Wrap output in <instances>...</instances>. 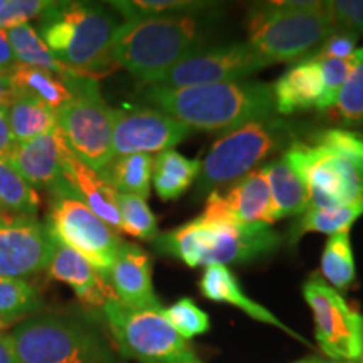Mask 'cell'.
Listing matches in <instances>:
<instances>
[{
  "mask_svg": "<svg viewBox=\"0 0 363 363\" xmlns=\"http://www.w3.org/2000/svg\"><path fill=\"white\" fill-rule=\"evenodd\" d=\"M145 101L190 130L227 133L251 121L276 115L272 84L230 81L192 88L147 86Z\"/></svg>",
  "mask_w": 363,
  "mask_h": 363,
  "instance_id": "6da1fadb",
  "label": "cell"
},
{
  "mask_svg": "<svg viewBox=\"0 0 363 363\" xmlns=\"http://www.w3.org/2000/svg\"><path fill=\"white\" fill-rule=\"evenodd\" d=\"M305 182L310 208H337L363 201V135L326 128L310 140H294L284 152Z\"/></svg>",
  "mask_w": 363,
  "mask_h": 363,
  "instance_id": "7a4b0ae2",
  "label": "cell"
},
{
  "mask_svg": "<svg viewBox=\"0 0 363 363\" xmlns=\"http://www.w3.org/2000/svg\"><path fill=\"white\" fill-rule=\"evenodd\" d=\"M202 35L199 13L123 22L113 35L111 61L148 86L199 51Z\"/></svg>",
  "mask_w": 363,
  "mask_h": 363,
  "instance_id": "3957f363",
  "label": "cell"
},
{
  "mask_svg": "<svg viewBox=\"0 0 363 363\" xmlns=\"http://www.w3.org/2000/svg\"><path fill=\"white\" fill-rule=\"evenodd\" d=\"M279 244L278 233L267 225H235L201 216L153 240L158 252L189 267L251 262L276 251Z\"/></svg>",
  "mask_w": 363,
  "mask_h": 363,
  "instance_id": "277c9868",
  "label": "cell"
},
{
  "mask_svg": "<svg viewBox=\"0 0 363 363\" xmlns=\"http://www.w3.org/2000/svg\"><path fill=\"white\" fill-rule=\"evenodd\" d=\"M330 2H267L247 17V43L267 62H294L338 33Z\"/></svg>",
  "mask_w": 363,
  "mask_h": 363,
  "instance_id": "5b68a950",
  "label": "cell"
},
{
  "mask_svg": "<svg viewBox=\"0 0 363 363\" xmlns=\"http://www.w3.org/2000/svg\"><path fill=\"white\" fill-rule=\"evenodd\" d=\"M39 21L38 34L62 65L91 78L113 65L111 43L120 24L106 7L54 2Z\"/></svg>",
  "mask_w": 363,
  "mask_h": 363,
  "instance_id": "8992f818",
  "label": "cell"
},
{
  "mask_svg": "<svg viewBox=\"0 0 363 363\" xmlns=\"http://www.w3.org/2000/svg\"><path fill=\"white\" fill-rule=\"evenodd\" d=\"M9 335L21 363H121L103 335L74 316L34 315Z\"/></svg>",
  "mask_w": 363,
  "mask_h": 363,
  "instance_id": "52a82bcc",
  "label": "cell"
},
{
  "mask_svg": "<svg viewBox=\"0 0 363 363\" xmlns=\"http://www.w3.org/2000/svg\"><path fill=\"white\" fill-rule=\"evenodd\" d=\"M293 125L279 116L251 121L216 140L203 160L197 192L206 195L251 174L261 162L294 142Z\"/></svg>",
  "mask_w": 363,
  "mask_h": 363,
  "instance_id": "ba28073f",
  "label": "cell"
},
{
  "mask_svg": "<svg viewBox=\"0 0 363 363\" xmlns=\"http://www.w3.org/2000/svg\"><path fill=\"white\" fill-rule=\"evenodd\" d=\"M118 350L138 363H206L177 333L162 310H138L115 296L101 308Z\"/></svg>",
  "mask_w": 363,
  "mask_h": 363,
  "instance_id": "9c48e42d",
  "label": "cell"
},
{
  "mask_svg": "<svg viewBox=\"0 0 363 363\" xmlns=\"http://www.w3.org/2000/svg\"><path fill=\"white\" fill-rule=\"evenodd\" d=\"M48 194L49 208L45 227L49 234L57 242L86 257L106 279L108 271L111 269L123 244L120 234L81 202L62 180Z\"/></svg>",
  "mask_w": 363,
  "mask_h": 363,
  "instance_id": "30bf717a",
  "label": "cell"
},
{
  "mask_svg": "<svg viewBox=\"0 0 363 363\" xmlns=\"http://www.w3.org/2000/svg\"><path fill=\"white\" fill-rule=\"evenodd\" d=\"M74 96L57 110V128L81 162L103 170L113 160L115 110L108 106L94 78L72 79Z\"/></svg>",
  "mask_w": 363,
  "mask_h": 363,
  "instance_id": "8fae6325",
  "label": "cell"
},
{
  "mask_svg": "<svg viewBox=\"0 0 363 363\" xmlns=\"http://www.w3.org/2000/svg\"><path fill=\"white\" fill-rule=\"evenodd\" d=\"M303 296L313 313L316 342L325 355L333 360H360L363 357L360 313L316 272L303 284Z\"/></svg>",
  "mask_w": 363,
  "mask_h": 363,
  "instance_id": "7c38bea8",
  "label": "cell"
},
{
  "mask_svg": "<svg viewBox=\"0 0 363 363\" xmlns=\"http://www.w3.org/2000/svg\"><path fill=\"white\" fill-rule=\"evenodd\" d=\"M249 43H235L219 48L199 49L158 76L153 84L165 88H192L217 83L242 81L269 66ZM152 86V84H148Z\"/></svg>",
  "mask_w": 363,
  "mask_h": 363,
  "instance_id": "4fadbf2b",
  "label": "cell"
},
{
  "mask_svg": "<svg viewBox=\"0 0 363 363\" xmlns=\"http://www.w3.org/2000/svg\"><path fill=\"white\" fill-rule=\"evenodd\" d=\"M56 240L38 217L0 214V276L26 279L48 269Z\"/></svg>",
  "mask_w": 363,
  "mask_h": 363,
  "instance_id": "5bb4252c",
  "label": "cell"
},
{
  "mask_svg": "<svg viewBox=\"0 0 363 363\" xmlns=\"http://www.w3.org/2000/svg\"><path fill=\"white\" fill-rule=\"evenodd\" d=\"M190 131L189 126L158 110H115L113 158L135 153L152 155L174 150L187 138Z\"/></svg>",
  "mask_w": 363,
  "mask_h": 363,
  "instance_id": "9a60e30c",
  "label": "cell"
},
{
  "mask_svg": "<svg viewBox=\"0 0 363 363\" xmlns=\"http://www.w3.org/2000/svg\"><path fill=\"white\" fill-rule=\"evenodd\" d=\"M201 217L235 225H267L276 220L271 192L261 169L234 182L225 192H211Z\"/></svg>",
  "mask_w": 363,
  "mask_h": 363,
  "instance_id": "2e32d148",
  "label": "cell"
},
{
  "mask_svg": "<svg viewBox=\"0 0 363 363\" xmlns=\"http://www.w3.org/2000/svg\"><path fill=\"white\" fill-rule=\"evenodd\" d=\"M69 152L65 136L56 126L49 133L17 145L16 152L7 162L34 190L49 192L62 180L66 157Z\"/></svg>",
  "mask_w": 363,
  "mask_h": 363,
  "instance_id": "e0dca14e",
  "label": "cell"
},
{
  "mask_svg": "<svg viewBox=\"0 0 363 363\" xmlns=\"http://www.w3.org/2000/svg\"><path fill=\"white\" fill-rule=\"evenodd\" d=\"M106 281L116 299L138 310H162L153 291L152 261L148 252L133 242L121 244Z\"/></svg>",
  "mask_w": 363,
  "mask_h": 363,
  "instance_id": "ac0fdd59",
  "label": "cell"
},
{
  "mask_svg": "<svg viewBox=\"0 0 363 363\" xmlns=\"http://www.w3.org/2000/svg\"><path fill=\"white\" fill-rule=\"evenodd\" d=\"M276 115L288 116L316 108L326 111L325 86L320 62L308 56L284 72L272 84Z\"/></svg>",
  "mask_w": 363,
  "mask_h": 363,
  "instance_id": "d6986e66",
  "label": "cell"
},
{
  "mask_svg": "<svg viewBox=\"0 0 363 363\" xmlns=\"http://www.w3.org/2000/svg\"><path fill=\"white\" fill-rule=\"evenodd\" d=\"M56 240V239H54ZM49 276L52 279L62 281L69 284L84 305L99 308L101 310L108 298L115 296L108 281L94 269L93 264L76 252L74 249L57 242L56 249L48 266Z\"/></svg>",
  "mask_w": 363,
  "mask_h": 363,
  "instance_id": "ffe728a7",
  "label": "cell"
},
{
  "mask_svg": "<svg viewBox=\"0 0 363 363\" xmlns=\"http://www.w3.org/2000/svg\"><path fill=\"white\" fill-rule=\"evenodd\" d=\"M62 182L81 202L86 203L99 219L121 234V222L116 206V190L103 179L98 170L91 169L69 152L66 157Z\"/></svg>",
  "mask_w": 363,
  "mask_h": 363,
  "instance_id": "44dd1931",
  "label": "cell"
},
{
  "mask_svg": "<svg viewBox=\"0 0 363 363\" xmlns=\"http://www.w3.org/2000/svg\"><path fill=\"white\" fill-rule=\"evenodd\" d=\"M199 288H201L203 298L216 303H225V305L239 308L240 311L246 313V315L251 316L252 320L276 326V328L288 333L289 337L298 340V342L310 345L301 335L289 328L288 325H284L278 316L272 315L269 310H266V308L261 306L259 303H256L254 299L249 298L247 294L244 293V289L240 288L234 272L227 266H207L201 281H199Z\"/></svg>",
  "mask_w": 363,
  "mask_h": 363,
  "instance_id": "7402d4cb",
  "label": "cell"
},
{
  "mask_svg": "<svg viewBox=\"0 0 363 363\" xmlns=\"http://www.w3.org/2000/svg\"><path fill=\"white\" fill-rule=\"evenodd\" d=\"M271 192L276 220L301 216L310 208V195L305 182L291 169L284 155L261 167Z\"/></svg>",
  "mask_w": 363,
  "mask_h": 363,
  "instance_id": "603a6c76",
  "label": "cell"
},
{
  "mask_svg": "<svg viewBox=\"0 0 363 363\" xmlns=\"http://www.w3.org/2000/svg\"><path fill=\"white\" fill-rule=\"evenodd\" d=\"M9 43H11V49L16 59V65L38 67V69H44L52 72V74L61 76L65 79H74V78H91L83 72L71 69L66 65H62L54 54L49 51V48L40 39L38 30L30 24H24L13 29L7 30ZM96 79V78H94Z\"/></svg>",
  "mask_w": 363,
  "mask_h": 363,
  "instance_id": "cb8c5ba5",
  "label": "cell"
},
{
  "mask_svg": "<svg viewBox=\"0 0 363 363\" xmlns=\"http://www.w3.org/2000/svg\"><path fill=\"white\" fill-rule=\"evenodd\" d=\"M201 174V158H187L175 150L158 153L153 158L152 184L162 201H175Z\"/></svg>",
  "mask_w": 363,
  "mask_h": 363,
  "instance_id": "d4e9b609",
  "label": "cell"
},
{
  "mask_svg": "<svg viewBox=\"0 0 363 363\" xmlns=\"http://www.w3.org/2000/svg\"><path fill=\"white\" fill-rule=\"evenodd\" d=\"M9 74L17 94H30L56 111L74 96L72 79H65L49 71L16 65L9 71Z\"/></svg>",
  "mask_w": 363,
  "mask_h": 363,
  "instance_id": "484cf974",
  "label": "cell"
},
{
  "mask_svg": "<svg viewBox=\"0 0 363 363\" xmlns=\"http://www.w3.org/2000/svg\"><path fill=\"white\" fill-rule=\"evenodd\" d=\"M7 121L16 142L26 143L56 128L57 111L30 94L19 93L7 106Z\"/></svg>",
  "mask_w": 363,
  "mask_h": 363,
  "instance_id": "4316f807",
  "label": "cell"
},
{
  "mask_svg": "<svg viewBox=\"0 0 363 363\" xmlns=\"http://www.w3.org/2000/svg\"><path fill=\"white\" fill-rule=\"evenodd\" d=\"M99 174L116 192L136 195L147 201L152 189L153 157L145 153L116 157Z\"/></svg>",
  "mask_w": 363,
  "mask_h": 363,
  "instance_id": "83f0119b",
  "label": "cell"
},
{
  "mask_svg": "<svg viewBox=\"0 0 363 363\" xmlns=\"http://www.w3.org/2000/svg\"><path fill=\"white\" fill-rule=\"evenodd\" d=\"M362 214L363 201L337 208H308L305 214L299 216L289 227L288 239L294 246L308 233H321L328 235L345 233V230H350L353 222Z\"/></svg>",
  "mask_w": 363,
  "mask_h": 363,
  "instance_id": "f1b7e54d",
  "label": "cell"
},
{
  "mask_svg": "<svg viewBox=\"0 0 363 363\" xmlns=\"http://www.w3.org/2000/svg\"><path fill=\"white\" fill-rule=\"evenodd\" d=\"M321 274L331 288L347 289L355 281V257L350 242V233H338L330 235L321 254Z\"/></svg>",
  "mask_w": 363,
  "mask_h": 363,
  "instance_id": "f546056e",
  "label": "cell"
},
{
  "mask_svg": "<svg viewBox=\"0 0 363 363\" xmlns=\"http://www.w3.org/2000/svg\"><path fill=\"white\" fill-rule=\"evenodd\" d=\"M40 199L7 160H0V208L11 216L38 217Z\"/></svg>",
  "mask_w": 363,
  "mask_h": 363,
  "instance_id": "4dcf8cb0",
  "label": "cell"
},
{
  "mask_svg": "<svg viewBox=\"0 0 363 363\" xmlns=\"http://www.w3.org/2000/svg\"><path fill=\"white\" fill-rule=\"evenodd\" d=\"M43 310L38 289L27 279L0 276V321L9 326Z\"/></svg>",
  "mask_w": 363,
  "mask_h": 363,
  "instance_id": "1f68e13d",
  "label": "cell"
},
{
  "mask_svg": "<svg viewBox=\"0 0 363 363\" xmlns=\"http://www.w3.org/2000/svg\"><path fill=\"white\" fill-rule=\"evenodd\" d=\"M211 6V2H197V0H113L110 2V7L120 12L125 17V22L201 13Z\"/></svg>",
  "mask_w": 363,
  "mask_h": 363,
  "instance_id": "d6a6232c",
  "label": "cell"
},
{
  "mask_svg": "<svg viewBox=\"0 0 363 363\" xmlns=\"http://www.w3.org/2000/svg\"><path fill=\"white\" fill-rule=\"evenodd\" d=\"M116 206L120 214L121 233L131 238L153 242L158 235V222L145 199L116 192Z\"/></svg>",
  "mask_w": 363,
  "mask_h": 363,
  "instance_id": "836d02e7",
  "label": "cell"
},
{
  "mask_svg": "<svg viewBox=\"0 0 363 363\" xmlns=\"http://www.w3.org/2000/svg\"><path fill=\"white\" fill-rule=\"evenodd\" d=\"M352 69L340 89L333 108L340 121L347 125L363 123V48L352 56Z\"/></svg>",
  "mask_w": 363,
  "mask_h": 363,
  "instance_id": "e575fe53",
  "label": "cell"
},
{
  "mask_svg": "<svg viewBox=\"0 0 363 363\" xmlns=\"http://www.w3.org/2000/svg\"><path fill=\"white\" fill-rule=\"evenodd\" d=\"M163 315L184 340L207 333L211 328V320H208L207 313L202 311L190 298H182L172 306L163 308Z\"/></svg>",
  "mask_w": 363,
  "mask_h": 363,
  "instance_id": "d590c367",
  "label": "cell"
},
{
  "mask_svg": "<svg viewBox=\"0 0 363 363\" xmlns=\"http://www.w3.org/2000/svg\"><path fill=\"white\" fill-rule=\"evenodd\" d=\"M52 4V0H6V6L0 11V29L9 30L40 19Z\"/></svg>",
  "mask_w": 363,
  "mask_h": 363,
  "instance_id": "8d00e7d4",
  "label": "cell"
},
{
  "mask_svg": "<svg viewBox=\"0 0 363 363\" xmlns=\"http://www.w3.org/2000/svg\"><path fill=\"white\" fill-rule=\"evenodd\" d=\"M313 59H316V61L320 62L321 78H323V86H325V104H326V110H331L335 101H337L340 89L343 88L345 81H347L348 74H350L353 61L352 57L350 59L313 57Z\"/></svg>",
  "mask_w": 363,
  "mask_h": 363,
  "instance_id": "74e56055",
  "label": "cell"
},
{
  "mask_svg": "<svg viewBox=\"0 0 363 363\" xmlns=\"http://www.w3.org/2000/svg\"><path fill=\"white\" fill-rule=\"evenodd\" d=\"M330 9L340 30L363 34V0H331Z\"/></svg>",
  "mask_w": 363,
  "mask_h": 363,
  "instance_id": "f35d334b",
  "label": "cell"
},
{
  "mask_svg": "<svg viewBox=\"0 0 363 363\" xmlns=\"http://www.w3.org/2000/svg\"><path fill=\"white\" fill-rule=\"evenodd\" d=\"M358 35L347 33V30H338L325 40V44L318 49L313 57L320 59H350L357 51Z\"/></svg>",
  "mask_w": 363,
  "mask_h": 363,
  "instance_id": "ab89813d",
  "label": "cell"
},
{
  "mask_svg": "<svg viewBox=\"0 0 363 363\" xmlns=\"http://www.w3.org/2000/svg\"><path fill=\"white\" fill-rule=\"evenodd\" d=\"M16 138H13L7 121V108L0 106V160H9L17 148Z\"/></svg>",
  "mask_w": 363,
  "mask_h": 363,
  "instance_id": "60d3db41",
  "label": "cell"
},
{
  "mask_svg": "<svg viewBox=\"0 0 363 363\" xmlns=\"http://www.w3.org/2000/svg\"><path fill=\"white\" fill-rule=\"evenodd\" d=\"M16 66V59H13L11 43H9L7 30L0 29V71H11Z\"/></svg>",
  "mask_w": 363,
  "mask_h": 363,
  "instance_id": "b9f144b4",
  "label": "cell"
},
{
  "mask_svg": "<svg viewBox=\"0 0 363 363\" xmlns=\"http://www.w3.org/2000/svg\"><path fill=\"white\" fill-rule=\"evenodd\" d=\"M17 93L13 89L12 84V78L11 74L7 72H0V106H9L13 99H16Z\"/></svg>",
  "mask_w": 363,
  "mask_h": 363,
  "instance_id": "7bdbcfd3",
  "label": "cell"
},
{
  "mask_svg": "<svg viewBox=\"0 0 363 363\" xmlns=\"http://www.w3.org/2000/svg\"><path fill=\"white\" fill-rule=\"evenodd\" d=\"M0 363H21L13 350L11 335L0 331Z\"/></svg>",
  "mask_w": 363,
  "mask_h": 363,
  "instance_id": "ee69618b",
  "label": "cell"
},
{
  "mask_svg": "<svg viewBox=\"0 0 363 363\" xmlns=\"http://www.w3.org/2000/svg\"><path fill=\"white\" fill-rule=\"evenodd\" d=\"M6 328H7V326H6V325H4V323H2V321H0V331H4V330H6Z\"/></svg>",
  "mask_w": 363,
  "mask_h": 363,
  "instance_id": "f6af8a7d",
  "label": "cell"
},
{
  "mask_svg": "<svg viewBox=\"0 0 363 363\" xmlns=\"http://www.w3.org/2000/svg\"><path fill=\"white\" fill-rule=\"evenodd\" d=\"M4 6H6V0H0V11H2Z\"/></svg>",
  "mask_w": 363,
  "mask_h": 363,
  "instance_id": "bcb514c9",
  "label": "cell"
},
{
  "mask_svg": "<svg viewBox=\"0 0 363 363\" xmlns=\"http://www.w3.org/2000/svg\"><path fill=\"white\" fill-rule=\"evenodd\" d=\"M298 363H315L313 360H303V362H298Z\"/></svg>",
  "mask_w": 363,
  "mask_h": 363,
  "instance_id": "7dc6e473",
  "label": "cell"
},
{
  "mask_svg": "<svg viewBox=\"0 0 363 363\" xmlns=\"http://www.w3.org/2000/svg\"><path fill=\"white\" fill-rule=\"evenodd\" d=\"M357 363H363V357H362V358H360V360H358Z\"/></svg>",
  "mask_w": 363,
  "mask_h": 363,
  "instance_id": "c3c4849f",
  "label": "cell"
},
{
  "mask_svg": "<svg viewBox=\"0 0 363 363\" xmlns=\"http://www.w3.org/2000/svg\"><path fill=\"white\" fill-rule=\"evenodd\" d=\"M0 214H2V208H0Z\"/></svg>",
  "mask_w": 363,
  "mask_h": 363,
  "instance_id": "681fc988",
  "label": "cell"
},
{
  "mask_svg": "<svg viewBox=\"0 0 363 363\" xmlns=\"http://www.w3.org/2000/svg\"><path fill=\"white\" fill-rule=\"evenodd\" d=\"M0 72H7V71H0Z\"/></svg>",
  "mask_w": 363,
  "mask_h": 363,
  "instance_id": "f907efd6",
  "label": "cell"
},
{
  "mask_svg": "<svg viewBox=\"0 0 363 363\" xmlns=\"http://www.w3.org/2000/svg\"><path fill=\"white\" fill-rule=\"evenodd\" d=\"M315 363H318V362H315Z\"/></svg>",
  "mask_w": 363,
  "mask_h": 363,
  "instance_id": "816d5d0a",
  "label": "cell"
}]
</instances>
